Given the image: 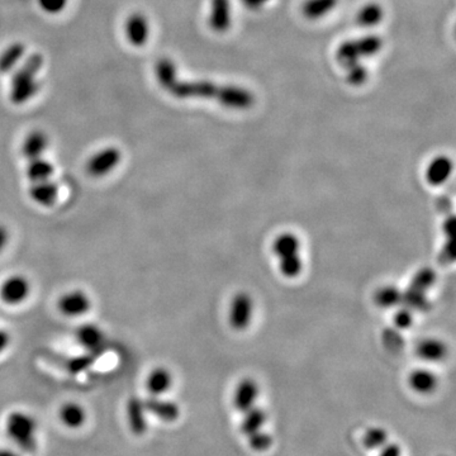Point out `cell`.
Instances as JSON below:
<instances>
[{
    "instance_id": "4",
    "label": "cell",
    "mask_w": 456,
    "mask_h": 456,
    "mask_svg": "<svg viewBox=\"0 0 456 456\" xmlns=\"http://www.w3.org/2000/svg\"><path fill=\"white\" fill-rule=\"evenodd\" d=\"M56 307L60 314L67 318H80L89 313L93 308V300L90 294L84 289L74 288L64 292L59 297Z\"/></svg>"
},
{
    "instance_id": "12",
    "label": "cell",
    "mask_w": 456,
    "mask_h": 456,
    "mask_svg": "<svg viewBox=\"0 0 456 456\" xmlns=\"http://www.w3.org/2000/svg\"><path fill=\"white\" fill-rule=\"evenodd\" d=\"M126 36L130 45L135 47L146 45L150 36V26L144 14H130L126 22Z\"/></svg>"
},
{
    "instance_id": "37",
    "label": "cell",
    "mask_w": 456,
    "mask_h": 456,
    "mask_svg": "<svg viewBox=\"0 0 456 456\" xmlns=\"http://www.w3.org/2000/svg\"><path fill=\"white\" fill-rule=\"evenodd\" d=\"M41 9L48 14H59L65 9L69 0H37Z\"/></svg>"
},
{
    "instance_id": "18",
    "label": "cell",
    "mask_w": 456,
    "mask_h": 456,
    "mask_svg": "<svg viewBox=\"0 0 456 456\" xmlns=\"http://www.w3.org/2000/svg\"><path fill=\"white\" fill-rule=\"evenodd\" d=\"M43 65V58L39 53H33L25 61V64L20 66L18 72L12 78V86L15 85L31 83L36 80V75L39 74L41 67Z\"/></svg>"
},
{
    "instance_id": "39",
    "label": "cell",
    "mask_w": 456,
    "mask_h": 456,
    "mask_svg": "<svg viewBox=\"0 0 456 456\" xmlns=\"http://www.w3.org/2000/svg\"><path fill=\"white\" fill-rule=\"evenodd\" d=\"M12 344V335L7 328L0 327V355L7 351Z\"/></svg>"
},
{
    "instance_id": "8",
    "label": "cell",
    "mask_w": 456,
    "mask_h": 456,
    "mask_svg": "<svg viewBox=\"0 0 456 456\" xmlns=\"http://www.w3.org/2000/svg\"><path fill=\"white\" fill-rule=\"evenodd\" d=\"M75 340L80 347L91 356L105 351L107 345V333L97 323H83L75 331Z\"/></svg>"
},
{
    "instance_id": "5",
    "label": "cell",
    "mask_w": 456,
    "mask_h": 456,
    "mask_svg": "<svg viewBox=\"0 0 456 456\" xmlns=\"http://www.w3.org/2000/svg\"><path fill=\"white\" fill-rule=\"evenodd\" d=\"M122 160V152L114 146H108L102 150L97 151L91 155L85 163V170L88 175L94 179H102L111 175Z\"/></svg>"
},
{
    "instance_id": "23",
    "label": "cell",
    "mask_w": 456,
    "mask_h": 456,
    "mask_svg": "<svg viewBox=\"0 0 456 456\" xmlns=\"http://www.w3.org/2000/svg\"><path fill=\"white\" fill-rule=\"evenodd\" d=\"M408 383L410 388L420 394H429L436 389L437 377L435 373L421 368L410 373Z\"/></svg>"
},
{
    "instance_id": "1",
    "label": "cell",
    "mask_w": 456,
    "mask_h": 456,
    "mask_svg": "<svg viewBox=\"0 0 456 456\" xmlns=\"http://www.w3.org/2000/svg\"><path fill=\"white\" fill-rule=\"evenodd\" d=\"M179 99L203 98L217 100L220 105L234 109H248L255 103V97L248 90L235 85H220L210 81H182L176 79L168 89Z\"/></svg>"
},
{
    "instance_id": "42",
    "label": "cell",
    "mask_w": 456,
    "mask_h": 456,
    "mask_svg": "<svg viewBox=\"0 0 456 456\" xmlns=\"http://www.w3.org/2000/svg\"><path fill=\"white\" fill-rule=\"evenodd\" d=\"M0 456H20L17 451L12 449H0Z\"/></svg>"
},
{
    "instance_id": "36",
    "label": "cell",
    "mask_w": 456,
    "mask_h": 456,
    "mask_svg": "<svg viewBox=\"0 0 456 456\" xmlns=\"http://www.w3.org/2000/svg\"><path fill=\"white\" fill-rule=\"evenodd\" d=\"M383 342L385 347H388L391 351H399L403 347L404 339L399 330L388 328L383 333Z\"/></svg>"
},
{
    "instance_id": "22",
    "label": "cell",
    "mask_w": 456,
    "mask_h": 456,
    "mask_svg": "<svg viewBox=\"0 0 456 456\" xmlns=\"http://www.w3.org/2000/svg\"><path fill=\"white\" fill-rule=\"evenodd\" d=\"M53 174H55L53 163L46 160L43 156L28 160L27 163L26 176L29 184L53 179Z\"/></svg>"
},
{
    "instance_id": "3",
    "label": "cell",
    "mask_w": 456,
    "mask_h": 456,
    "mask_svg": "<svg viewBox=\"0 0 456 456\" xmlns=\"http://www.w3.org/2000/svg\"><path fill=\"white\" fill-rule=\"evenodd\" d=\"M383 47V41L378 36H366L361 39H352L344 42L337 50L336 58L342 66L352 65L355 62H360V58L372 56L380 51Z\"/></svg>"
},
{
    "instance_id": "35",
    "label": "cell",
    "mask_w": 456,
    "mask_h": 456,
    "mask_svg": "<svg viewBox=\"0 0 456 456\" xmlns=\"http://www.w3.org/2000/svg\"><path fill=\"white\" fill-rule=\"evenodd\" d=\"M346 69H347V81L350 84L358 86V85L364 84L366 81L368 70L360 62H355L352 65L347 66Z\"/></svg>"
},
{
    "instance_id": "17",
    "label": "cell",
    "mask_w": 456,
    "mask_h": 456,
    "mask_svg": "<svg viewBox=\"0 0 456 456\" xmlns=\"http://www.w3.org/2000/svg\"><path fill=\"white\" fill-rule=\"evenodd\" d=\"M48 147V137L43 130H32L28 133L22 145V154L27 160L43 156Z\"/></svg>"
},
{
    "instance_id": "40",
    "label": "cell",
    "mask_w": 456,
    "mask_h": 456,
    "mask_svg": "<svg viewBox=\"0 0 456 456\" xmlns=\"http://www.w3.org/2000/svg\"><path fill=\"white\" fill-rule=\"evenodd\" d=\"M402 451L398 443H385L379 456H401Z\"/></svg>"
},
{
    "instance_id": "16",
    "label": "cell",
    "mask_w": 456,
    "mask_h": 456,
    "mask_svg": "<svg viewBox=\"0 0 456 456\" xmlns=\"http://www.w3.org/2000/svg\"><path fill=\"white\" fill-rule=\"evenodd\" d=\"M452 173V161L448 156H437L426 170V179L431 185L438 187L449 180Z\"/></svg>"
},
{
    "instance_id": "41",
    "label": "cell",
    "mask_w": 456,
    "mask_h": 456,
    "mask_svg": "<svg viewBox=\"0 0 456 456\" xmlns=\"http://www.w3.org/2000/svg\"><path fill=\"white\" fill-rule=\"evenodd\" d=\"M267 1L269 0H242V3L246 7L251 8V9H257V8L262 7Z\"/></svg>"
},
{
    "instance_id": "19",
    "label": "cell",
    "mask_w": 456,
    "mask_h": 456,
    "mask_svg": "<svg viewBox=\"0 0 456 456\" xmlns=\"http://www.w3.org/2000/svg\"><path fill=\"white\" fill-rule=\"evenodd\" d=\"M448 354V347L441 340L430 337L424 339L418 344V358H422L429 363H437L441 361Z\"/></svg>"
},
{
    "instance_id": "32",
    "label": "cell",
    "mask_w": 456,
    "mask_h": 456,
    "mask_svg": "<svg viewBox=\"0 0 456 456\" xmlns=\"http://www.w3.org/2000/svg\"><path fill=\"white\" fill-rule=\"evenodd\" d=\"M388 441V432L382 427H372L365 432L363 443L369 450H377L383 448Z\"/></svg>"
},
{
    "instance_id": "29",
    "label": "cell",
    "mask_w": 456,
    "mask_h": 456,
    "mask_svg": "<svg viewBox=\"0 0 456 456\" xmlns=\"http://www.w3.org/2000/svg\"><path fill=\"white\" fill-rule=\"evenodd\" d=\"M384 12L377 3L366 4L358 13V23L363 27H374L383 20Z\"/></svg>"
},
{
    "instance_id": "13",
    "label": "cell",
    "mask_w": 456,
    "mask_h": 456,
    "mask_svg": "<svg viewBox=\"0 0 456 456\" xmlns=\"http://www.w3.org/2000/svg\"><path fill=\"white\" fill-rule=\"evenodd\" d=\"M259 397V385L254 379L245 378L237 385L234 397L236 410L246 412L254 407Z\"/></svg>"
},
{
    "instance_id": "34",
    "label": "cell",
    "mask_w": 456,
    "mask_h": 456,
    "mask_svg": "<svg viewBox=\"0 0 456 456\" xmlns=\"http://www.w3.org/2000/svg\"><path fill=\"white\" fill-rule=\"evenodd\" d=\"M413 321H415L413 311L405 306L397 309V312H396L394 317H393L394 327L397 330H408L413 325Z\"/></svg>"
},
{
    "instance_id": "27",
    "label": "cell",
    "mask_w": 456,
    "mask_h": 456,
    "mask_svg": "<svg viewBox=\"0 0 456 456\" xmlns=\"http://www.w3.org/2000/svg\"><path fill=\"white\" fill-rule=\"evenodd\" d=\"M25 51H26L25 45H22L20 42H15L13 45L7 47L4 53L0 55V72H11L23 58Z\"/></svg>"
},
{
    "instance_id": "33",
    "label": "cell",
    "mask_w": 456,
    "mask_h": 456,
    "mask_svg": "<svg viewBox=\"0 0 456 456\" xmlns=\"http://www.w3.org/2000/svg\"><path fill=\"white\" fill-rule=\"evenodd\" d=\"M248 437L250 448L257 452L267 451L273 445V437L270 436L267 432H262L261 430L256 431L254 434L248 435Z\"/></svg>"
},
{
    "instance_id": "2",
    "label": "cell",
    "mask_w": 456,
    "mask_h": 456,
    "mask_svg": "<svg viewBox=\"0 0 456 456\" xmlns=\"http://www.w3.org/2000/svg\"><path fill=\"white\" fill-rule=\"evenodd\" d=\"M7 435L18 449L25 452H33L37 448L36 420L22 410H14L8 415L6 421Z\"/></svg>"
},
{
    "instance_id": "15",
    "label": "cell",
    "mask_w": 456,
    "mask_h": 456,
    "mask_svg": "<svg viewBox=\"0 0 456 456\" xmlns=\"http://www.w3.org/2000/svg\"><path fill=\"white\" fill-rule=\"evenodd\" d=\"M173 374L165 366H157L146 378V388L151 396H163L173 387Z\"/></svg>"
},
{
    "instance_id": "6",
    "label": "cell",
    "mask_w": 456,
    "mask_h": 456,
    "mask_svg": "<svg viewBox=\"0 0 456 456\" xmlns=\"http://www.w3.org/2000/svg\"><path fill=\"white\" fill-rule=\"evenodd\" d=\"M32 293V283L23 274L9 275L0 284V300L7 306L23 304Z\"/></svg>"
},
{
    "instance_id": "20",
    "label": "cell",
    "mask_w": 456,
    "mask_h": 456,
    "mask_svg": "<svg viewBox=\"0 0 456 456\" xmlns=\"http://www.w3.org/2000/svg\"><path fill=\"white\" fill-rule=\"evenodd\" d=\"M300 240L298 236L292 232H284L278 236L273 243L274 255L279 259H284L288 256L300 254Z\"/></svg>"
},
{
    "instance_id": "11",
    "label": "cell",
    "mask_w": 456,
    "mask_h": 456,
    "mask_svg": "<svg viewBox=\"0 0 456 456\" xmlns=\"http://www.w3.org/2000/svg\"><path fill=\"white\" fill-rule=\"evenodd\" d=\"M126 415L132 434H135L136 436L144 435L147 431V417H146L147 410L145 407L144 399L140 397H130L126 407Z\"/></svg>"
},
{
    "instance_id": "31",
    "label": "cell",
    "mask_w": 456,
    "mask_h": 456,
    "mask_svg": "<svg viewBox=\"0 0 456 456\" xmlns=\"http://www.w3.org/2000/svg\"><path fill=\"white\" fill-rule=\"evenodd\" d=\"M37 90H39V84L36 80L31 83L15 85V86H12L11 99L14 105H23V103H26L27 100L33 98Z\"/></svg>"
},
{
    "instance_id": "24",
    "label": "cell",
    "mask_w": 456,
    "mask_h": 456,
    "mask_svg": "<svg viewBox=\"0 0 456 456\" xmlns=\"http://www.w3.org/2000/svg\"><path fill=\"white\" fill-rule=\"evenodd\" d=\"M402 300H403V292L394 286H384L378 289L374 295L375 304L385 309L401 306Z\"/></svg>"
},
{
    "instance_id": "21",
    "label": "cell",
    "mask_w": 456,
    "mask_h": 456,
    "mask_svg": "<svg viewBox=\"0 0 456 456\" xmlns=\"http://www.w3.org/2000/svg\"><path fill=\"white\" fill-rule=\"evenodd\" d=\"M60 420L66 427L78 430L86 421V410L81 404L67 402L60 408Z\"/></svg>"
},
{
    "instance_id": "38",
    "label": "cell",
    "mask_w": 456,
    "mask_h": 456,
    "mask_svg": "<svg viewBox=\"0 0 456 456\" xmlns=\"http://www.w3.org/2000/svg\"><path fill=\"white\" fill-rule=\"evenodd\" d=\"M11 242V231L4 223H0V255L6 251Z\"/></svg>"
},
{
    "instance_id": "28",
    "label": "cell",
    "mask_w": 456,
    "mask_h": 456,
    "mask_svg": "<svg viewBox=\"0 0 456 456\" xmlns=\"http://www.w3.org/2000/svg\"><path fill=\"white\" fill-rule=\"evenodd\" d=\"M156 78L159 84L168 91L171 84L177 79V72H176L174 61L166 59V58L159 60V62L156 64Z\"/></svg>"
},
{
    "instance_id": "10",
    "label": "cell",
    "mask_w": 456,
    "mask_h": 456,
    "mask_svg": "<svg viewBox=\"0 0 456 456\" xmlns=\"http://www.w3.org/2000/svg\"><path fill=\"white\" fill-rule=\"evenodd\" d=\"M144 402L147 413L154 415L163 422H175L180 417L179 405L173 401L163 399L161 396H151L144 399Z\"/></svg>"
},
{
    "instance_id": "25",
    "label": "cell",
    "mask_w": 456,
    "mask_h": 456,
    "mask_svg": "<svg viewBox=\"0 0 456 456\" xmlns=\"http://www.w3.org/2000/svg\"><path fill=\"white\" fill-rule=\"evenodd\" d=\"M243 413L245 416L241 422V432L245 436H248L256 431H260L261 427L267 422V412L256 405Z\"/></svg>"
},
{
    "instance_id": "9",
    "label": "cell",
    "mask_w": 456,
    "mask_h": 456,
    "mask_svg": "<svg viewBox=\"0 0 456 456\" xmlns=\"http://www.w3.org/2000/svg\"><path fill=\"white\" fill-rule=\"evenodd\" d=\"M28 196L39 207L51 208L59 199V184L53 179L43 180V182H31L29 189H28Z\"/></svg>"
},
{
    "instance_id": "26",
    "label": "cell",
    "mask_w": 456,
    "mask_h": 456,
    "mask_svg": "<svg viewBox=\"0 0 456 456\" xmlns=\"http://www.w3.org/2000/svg\"><path fill=\"white\" fill-rule=\"evenodd\" d=\"M339 0H307L303 4V14L308 20H318L327 15L337 6Z\"/></svg>"
},
{
    "instance_id": "14",
    "label": "cell",
    "mask_w": 456,
    "mask_h": 456,
    "mask_svg": "<svg viewBox=\"0 0 456 456\" xmlns=\"http://www.w3.org/2000/svg\"><path fill=\"white\" fill-rule=\"evenodd\" d=\"M209 26L215 32H226L231 26L229 0H210Z\"/></svg>"
},
{
    "instance_id": "30",
    "label": "cell",
    "mask_w": 456,
    "mask_h": 456,
    "mask_svg": "<svg viewBox=\"0 0 456 456\" xmlns=\"http://www.w3.org/2000/svg\"><path fill=\"white\" fill-rule=\"evenodd\" d=\"M435 281H436L435 271L430 267H424V269L418 270L417 273L415 274V276L412 278V281H410V288L427 293V290L432 288V286L435 284Z\"/></svg>"
},
{
    "instance_id": "7",
    "label": "cell",
    "mask_w": 456,
    "mask_h": 456,
    "mask_svg": "<svg viewBox=\"0 0 456 456\" xmlns=\"http://www.w3.org/2000/svg\"><path fill=\"white\" fill-rule=\"evenodd\" d=\"M254 300L246 292L236 294L228 308V321L236 331L246 330L254 317Z\"/></svg>"
}]
</instances>
